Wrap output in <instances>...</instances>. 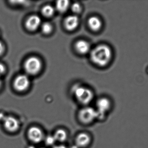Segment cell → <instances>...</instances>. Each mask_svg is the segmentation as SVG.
<instances>
[{
  "label": "cell",
  "instance_id": "1",
  "mask_svg": "<svg viewBox=\"0 0 148 148\" xmlns=\"http://www.w3.org/2000/svg\"><path fill=\"white\" fill-rule=\"evenodd\" d=\"M112 55V51L110 47L102 44L96 47L91 51L90 58L95 64L103 67L110 61Z\"/></svg>",
  "mask_w": 148,
  "mask_h": 148
},
{
  "label": "cell",
  "instance_id": "2",
  "mask_svg": "<svg viewBox=\"0 0 148 148\" xmlns=\"http://www.w3.org/2000/svg\"><path fill=\"white\" fill-rule=\"evenodd\" d=\"M73 91L77 99L83 104L89 103L93 99L92 91L84 87L76 85L73 88Z\"/></svg>",
  "mask_w": 148,
  "mask_h": 148
},
{
  "label": "cell",
  "instance_id": "3",
  "mask_svg": "<svg viewBox=\"0 0 148 148\" xmlns=\"http://www.w3.org/2000/svg\"><path fill=\"white\" fill-rule=\"evenodd\" d=\"M24 68L27 74L30 75L36 74L41 69V61L37 57L31 56L25 61Z\"/></svg>",
  "mask_w": 148,
  "mask_h": 148
},
{
  "label": "cell",
  "instance_id": "4",
  "mask_svg": "<svg viewBox=\"0 0 148 148\" xmlns=\"http://www.w3.org/2000/svg\"><path fill=\"white\" fill-rule=\"evenodd\" d=\"M30 84L29 78L26 75H18L15 79L13 83L14 88L18 92L25 91L28 88Z\"/></svg>",
  "mask_w": 148,
  "mask_h": 148
},
{
  "label": "cell",
  "instance_id": "5",
  "mask_svg": "<svg viewBox=\"0 0 148 148\" xmlns=\"http://www.w3.org/2000/svg\"><path fill=\"white\" fill-rule=\"evenodd\" d=\"M79 118L83 123H90L97 118V114L94 109L88 107L81 109L79 113Z\"/></svg>",
  "mask_w": 148,
  "mask_h": 148
},
{
  "label": "cell",
  "instance_id": "6",
  "mask_svg": "<svg viewBox=\"0 0 148 148\" xmlns=\"http://www.w3.org/2000/svg\"><path fill=\"white\" fill-rule=\"evenodd\" d=\"M97 118L102 119L104 117L105 114L110 109L111 103L110 101L106 98H102L99 99L97 103Z\"/></svg>",
  "mask_w": 148,
  "mask_h": 148
},
{
  "label": "cell",
  "instance_id": "7",
  "mask_svg": "<svg viewBox=\"0 0 148 148\" xmlns=\"http://www.w3.org/2000/svg\"><path fill=\"white\" fill-rule=\"evenodd\" d=\"M3 121L4 128L10 133H15L20 127L19 122L16 118L13 116H5Z\"/></svg>",
  "mask_w": 148,
  "mask_h": 148
},
{
  "label": "cell",
  "instance_id": "8",
  "mask_svg": "<svg viewBox=\"0 0 148 148\" xmlns=\"http://www.w3.org/2000/svg\"><path fill=\"white\" fill-rule=\"evenodd\" d=\"M28 137L33 142L39 143L43 140V134L41 129L39 128L32 127L28 131Z\"/></svg>",
  "mask_w": 148,
  "mask_h": 148
},
{
  "label": "cell",
  "instance_id": "9",
  "mask_svg": "<svg viewBox=\"0 0 148 148\" xmlns=\"http://www.w3.org/2000/svg\"><path fill=\"white\" fill-rule=\"evenodd\" d=\"M40 18L36 15L29 17L25 22V26L27 29L30 31H34L38 28L41 24Z\"/></svg>",
  "mask_w": 148,
  "mask_h": 148
},
{
  "label": "cell",
  "instance_id": "10",
  "mask_svg": "<svg viewBox=\"0 0 148 148\" xmlns=\"http://www.w3.org/2000/svg\"><path fill=\"white\" fill-rule=\"evenodd\" d=\"M79 23V19L77 16L73 15L67 17L65 21V26L69 30H73L76 28Z\"/></svg>",
  "mask_w": 148,
  "mask_h": 148
},
{
  "label": "cell",
  "instance_id": "11",
  "mask_svg": "<svg viewBox=\"0 0 148 148\" xmlns=\"http://www.w3.org/2000/svg\"><path fill=\"white\" fill-rule=\"evenodd\" d=\"M90 137L87 134L82 133L77 136L76 139V145L78 147H84L88 146L90 142Z\"/></svg>",
  "mask_w": 148,
  "mask_h": 148
},
{
  "label": "cell",
  "instance_id": "12",
  "mask_svg": "<svg viewBox=\"0 0 148 148\" xmlns=\"http://www.w3.org/2000/svg\"><path fill=\"white\" fill-rule=\"evenodd\" d=\"M77 51L81 54H86L90 50V45L88 43L84 40H80L75 45Z\"/></svg>",
  "mask_w": 148,
  "mask_h": 148
},
{
  "label": "cell",
  "instance_id": "13",
  "mask_svg": "<svg viewBox=\"0 0 148 148\" xmlns=\"http://www.w3.org/2000/svg\"><path fill=\"white\" fill-rule=\"evenodd\" d=\"M88 24L90 28L94 31H97L100 29L102 26L101 21L96 17H92L88 19Z\"/></svg>",
  "mask_w": 148,
  "mask_h": 148
},
{
  "label": "cell",
  "instance_id": "14",
  "mask_svg": "<svg viewBox=\"0 0 148 148\" xmlns=\"http://www.w3.org/2000/svg\"><path fill=\"white\" fill-rule=\"evenodd\" d=\"M69 6V1L66 0H61L57 1L56 3V8L57 10L60 12H65Z\"/></svg>",
  "mask_w": 148,
  "mask_h": 148
},
{
  "label": "cell",
  "instance_id": "15",
  "mask_svg": "<svg viewBox=\"0 0 148 148\" xmlns=\"http://www.w3.org/2000/svg\"><path fill=\"white\" fill-rule=\"evenodd\" d=\"M54 137L56 141L62 142L66 140V139L67 134L63 129H58L56 132Z\"/></svg>",
  "mask_w": 148,
  "mask_h": 148
},
{
  "label": "cell",
  "instance_id": "16",
  "mask_svg": "<svg viewBox=\"0 0 148 148\" xmlns=\"http://www.w3.org/2000/svg\"><path fill=\"white\" fill-rule=\"evenodd\" d=\"M54 8L51 5H47L44 6L42 10V14L47 17H50L54 13Z\"/></svg>",
  "mask_w": 148,
  "mask_h": 148
},
{
  "label": "cell",
  "instance_id": "17",
  "mask_svg": "<svg viewBox=\"0 0 148 148\" xmlns=\"http://www.w3.org/2000/svg\"><path fill=\"white\" fill-rule=\"evenodd\" d=\"M53 30V27L51 23L49 22H45L42 25V30L45 34L51 33Z\"/></svg>",
  "mask_w": 148,
  "mask_h": 148
},
{
  "label": "cell",
  "instance_id": "18",
  "mask_svg": "<svg viewBox=\"0 0 148 148\" xmlns=\"http://www.w3.org/2000/svg\"><path fill=\"white\" fill-rule=\"evenodd\" d=\"M72 11L75 13H78L80 12L81 10V7L80 4L77 3H75L72 5Z\"/></svg>",
  "mask_w": 148,
  "mask_h": 148
},
{
  "label": "cell",
  "instance_id": "19",
  "mask_svg": "<svg viewBox=\"0 0 148 148\" xmlns=\"http://www.w3.org/2000/svg\"><path fill=\"white\" fill-rule=\"evenodd\" d=\"M45 141H46V144L49 145V146H51V145H53L54 144L55 142L56 141V140L55 139L54 136H49L47 137Z\"/></svg>",
  "mask_w": 148,
  "mask_h": 148
},
{
  "label": "cell",
  "instance_id": "20",
  "mask_svg": "<svg viewBox=\"0 0 148 148\" xmlns=\"http://www.w3.org/2000/svg\"><path fill=\"white\" fill-rule=\"evenodd\" d=\"M6 71V67L3 64L0 63V76L3 74Z\"/></svg>",
  "mask_w": 148,
  "mask_h": 148
},
{
  "label": "cell",
  "instance_id": "21",
  "mask_svg": "<svg viewBox=\"0 0 148 148\" xmlns=\"http://www.w3.org/2000/svg\"><path fill=\"white\" fill-rule=\"evenodd\" d=\"M5 50L4 45L1 41H0V56L3 54Z\"/></svg>",
  "mask_w": 148,
  "mask_h": 148
},
{
  "label": "cell",
  "instance_id": "22",
  "mask_svg": "<svg viewBox=\"0 0 148 148\" xmlns=\"http://www.w3.org/2000/svg\"><path fill=\"white\" fill-rule=\"evenodd\" d=\"M53 148H66L63 145H59V146H56L54 147Z\"/></svg>",
  "mask_w": 148,
  "mask_h": 148
},
{
  "label": "cell",
  "instance_id": "23",
  "mask_svg": "<svg viewBox=\"0 0 148 148\" xmlns=\"http://www.w3.org/2000/svg\"><path fill=\"white\" fill-rule=\"evenodd\" d=\"M71 148H79L76 145H74V146H72Z\"/></svg>",
  "mask_w": 148,
  "mask_h": 148
},
{
  "label": "cell",
  "instance_id": "24",
  "mask_svg": "<svg viewBox=\"0 0 148 148\" xmlns=\"http://www.w3.org/2000/svg\"><path fill=\"white\" fill-rule=\"evenodd\" d=\"M2 86V81L1 80V78H0V88Z\"/></svg>",
  "mask_w": 148,
  "mask_h": 148
},
{
  "label": "cell",
  "instance_id": "25",
  "mask_svg": "<svg viewBox=\"0 0 148 148\" xmlns=\"http://www.w3.org/2000/svg\"><path fill=\"white\" fill-rule=\"evenodd\" d=\"M29 148H34L33 147H30Z\"/></svg>",
  "mask_w": 148,
  "mask_h": 148
}]
</instances>
